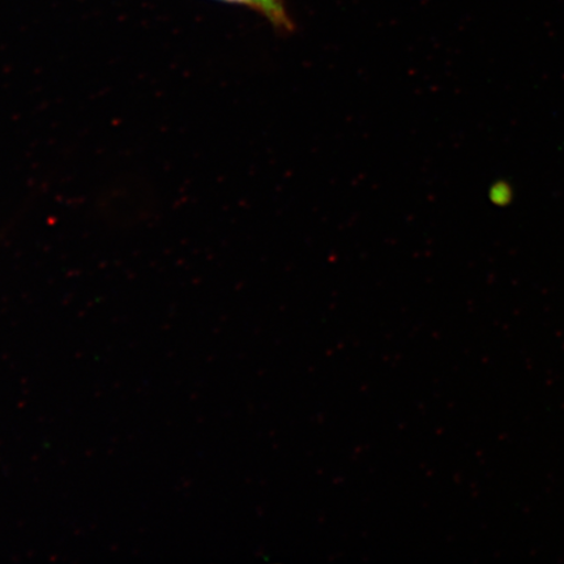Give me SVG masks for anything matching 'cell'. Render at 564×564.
I'll return each instance as SVG.
<instances>
[{
	"label": "cell",
	"mask_w": 564,
	"mask_h": 564,
	"mask_svg": "<svg viewBox=\"0 0 564 564\" xmlns=\"http://www.w3.org/2000/svg\"><path fill=\"white\" fill-rule=\"evenodd\" d=\"M225 2L250 7V9L262 13L279 30L293 31V23L288 15L285 0H225Z\"/></svg>",
	"instance_id": "1"
}]
</instances>
